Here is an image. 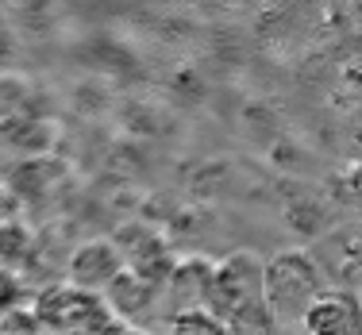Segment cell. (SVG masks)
<instances>
[{
    "label": "cell",
    "instance_id": "obj_7",
    "mask_svg": "<svg viewBox=\"0 0 362 335\" xmlns=\"http://www.w3.org/2000/svg\"><path fill=\"white\" fill-rule=\"evenodd\" d=\"M305 335H362V297L327 286L320 300L305 312Z\"/></svg>",
    "mask_w": 362,
    "mask_h": 335
},
{
    "label": "cell",
    "instance_id": "obj_2",
    "mask_svg": "<svg viewBox=\"0 0 362 335\" xmlns=\"http://www.w3.org/2000/svg\"><path fill=\"white\" fill-rule=\"evenodd\" d=\"M327 289V274L324 266L300 247L278 251L266 259V300H270L278 328H297L305 324V312L320 300Z\"/></svg>",
    "mask_w": 362,
    "mask_h": 335
},
{
    "label": "cell",
    "instance_id": "obj_8",
    "mask_svg": "<svg viewBox=\"0 0 362 335\" xmlns=\"http://www.w3.org/2000/svg\"><path fill=\"white\" fill-rule=\"evenodd\" d=\"M212 266L201 254H189V259H177V266L170 270L166 289H162V305H166V316L181 312V308H193L209 300V281H212ZM162 316V320H166Z\"/></svg>",
    "mask_w": 362,
    "mask_h": 335
},
{
    "label": "cell",
    "instance_id": "obj_3",
    "mask_svg": "<svg viewBox=\"0 0 362 335\" xmlns=\"http://www.w3.org/2000/svg\"><path fill=\"white\" fill-rule=\"evenodd\" d=\"M42 331H127V324L112 312L108 297L97 289H81L74 281L50 286L35 297Z\"/></svg>",
    "mask_w": 362,
    "mask_h": 335
},
{
    "label": "cell",
    "instance_id": "obj_5",
    "mask_svg": "<svg viewBox=\"0 0 362 335\" xmlns=\"http://www.w3.org/2000/svg\"><path fill=\"white\" fill-rule=\"evenodd\" d=\"M112 239L119 243V251H124V259H127L132 270L146 274L151 281H158V286L166 289V278L177 266V254L170 251V243H166L162 231H154V228H146V223L135 220V223H124Z\"/></svg>",
    "mask_w": 362,
    "mask_h": 335
},
{
    "label": "cell",
    "instance_id": "obj_10",
    "mask_svg": "<svg viewBox=\"0 0 362 335\" xmlns=\"http://www.w3.org/2000/svg\"><path fill=\"white\" fill-rule=\"evenodd\" d=\"M162 328L174 331V335H228L223 320L212 312L209 305L181 308V312H174V316H166V320H162Z\"/></svg>",
    "mask_w": 362,
    "mask_h": 335
},
{
    "label": "cell",
    "instance_id": "obj_9",
    "mask_svg": "<svg viewBox=\"0 0 362 335\" xmlns=\"http://www.w3.org/2000/svg\"><path fill=\"white\" fill-rule=\"evenodd\" d=\"M4 131H8V139H12V147H16V154H20V158L47 154V147H50V127H47V119L28 116V112H12V116H4Z\"/></svg>",
    "mask_w": 362,
    "mask_h": 335
},
{
    "label": "cell",
    "instance_id": "obj_6",
    "mask_svg": "<svg viewBox=\"0 0 362 335\" xmlns=\"http://www.w3.org/2000/svg\"><path fill=\"white\" fill-rule=\"evenodd\" d=\"M124 266H127V259H124L116 239H85V243H77L70 251V259H66V281L105 293Z\"/></svg>",
    "mask_w": 362,
    "mask_h": 335
},
{
    "label": "cell",
    "instance_id": "obj_1",
    "mask_svg": "<svg viewBox=\"0 0 362 335\" xmlns=\"http://www.w3.org/2000/svg\"><path fill=\"white\" fill-rule=\"evenodd\" d=\"M204 305L231 335H262L278 328V316L266 300V259H258L255 251H235L212 266Z\"/></svg>",
    "mask_w": 362,
    "mask_h": 335
},
{
    "label": "cell",
    "instance_id": "obj_11",
    "mask_svg": "<svg viewBox=\"0 0 362 335\" xmlns=\"http://www.w3.org/2000/svg\"><path fill=\"white\" fill-rule=\"evenodd\" d=\"M31 254V231L16 220H0V266L16 270Z\"/></svg>",
    "mask_w": 362,
    "mask_h": 335
},
{
    "label": "cell",
    "instance_id": "obj_4",
    "mask_svg": "<svg viewBox=\"0 0 362 335\" xmlns=\"http://www.w3.org/2000/svg\"><path fill=\"white\" fill-rule=\"evenodd\" d=\"M105 297H108L112 312H116L127 328L162 324V316H166V305H162V286H158V281H151L146 274L132 270V266H124V270L116 274V281L105 289Z\"/></svg>",
    "mask_w": 362,
    "mask_h": 335
}]
</instances>
